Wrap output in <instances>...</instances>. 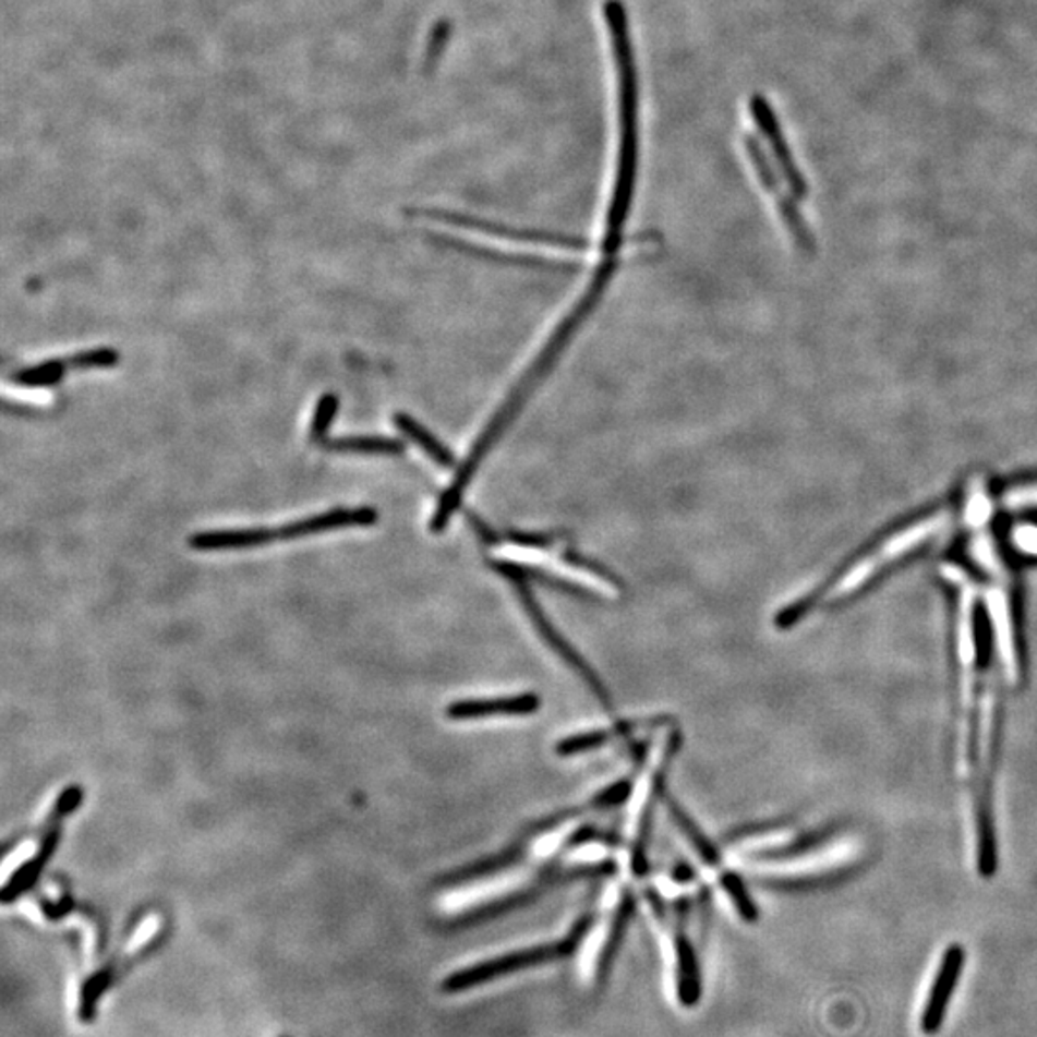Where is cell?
I'll use <instances>...</instances> for the list:
<instances>
[{"label":"cell","mask_w":1037,"mask_h":1037,"mask_svg":"<svg viewBox=\"0 0 1037 1037\" xmlns=\"http://www.w3.org/2000/svg\"><path fill=\"white\" fill-rule=\"evenodd\" d=\"M603 256L605 257L602 262L595 266L592 281L588 282L584 294L577 300V304L572 306L571 312L565 315L564 322L555 327L554 335L547 338L539 358L531 363V367L524 373L523 378L515 385L514 390L507 396L506 402L499 406L498 411L494 413V418L489 421V425L484 426L483 433L474 441L473 448L469 450L463 463L459 466L450 486L441 494V498L436 502L435 514L429 521V531L441 534V532L448 529L451 517L456 515L459 506H461V499L466 496V491L473 481L474 473L479 471V467L483 466L484 459L494 450V446L504 436L506 429H509V425L517 419L519 411L523 410V406L531 398L532 393L550 375V371L554 370L555 362L562 358L565 348L569 346L572 337H575V333L582 327V323L587 322L588 315L592 314L595 306L600 304L603 292L607 289V285L612 282L613 274L619 267V256H612V254H603Z\"/></svg>","instance_id":"obj_1"},{"label":"cell","mask_w":1037,"mask_h":1037,"mask_svg":"<svg viewBox=\"0 0 1037 1037\" xmlns=\"http://www.w3.org/2000/svg\"><path fill=\"white\" fill-rule=\"evenodd\" d=\"M603 14L612 39L619 85V156L603 239L623 242L638 178V73L625 4L620 0H607Z\"/></svg>","instance_id":"obj_2"},{"label":"cell","mask_w":1037,"mask_h":1037,"mask_svg":"<svg viewBox=\"0 0 1037 1037\" xmlns=\"http://www.w3.org/2000/svg\"><path fill=\"white\" fill-rule=\"evenodd\" d=\"M940 524V517H933V519H928V521H923L920 524H915V527H911V529L901 531L900 534H895L893 539L885 540V542L880 544L877 552L865 555L857 564L849 567V571L844 572L842 577H837L832 584L819 588L817 592H811V594H807L805 598H801V600H797V602L788 605L786 610H782V612L776 615V625L781 628L794 627L796 623L804 619L807 613L811 612L817 603L840 602V600H844L847 595H852L853 592H857V590L865 587L875 575L882 571L884 565L893 564V562H897L903 555H907V552H911L913 547H917L923 540H926V536H930L933 531H938Z\"/></svg>","instance_id":"obj_3"},{"label":"cell","mask_w":1037,"mask_h":1037,"mask_svg":"<svg viewBox=\"0 0 1037 1037\" xmlns=\"http://www.w3.org/2000/svg\"><path fill=\"white\" fill-rule=\"evenodd\" d=\"M590 925H592V917L580 918L571 933L565 936V940L514 951V953L504 955V957L491 958V961H484L479 965L469 966L466 970L450 974L443 981V989L448 993H459V991L483 986L489 980H496L502 976L519 973V970H524L529 966L544 965L550 961L567 957L579 945V941L587 936Z\"/></svg>","instance_id":"obj_4"},{"label":"cell","mask_w":1037,"mask_h":1037,"mask_svg":"<svg viewBox=\"0 0 1037 1037\" xmlns=\"http://www.w3.org/2000/svg\"><path fill=\"white\" fill-rule=\"evenodd\" d=\"M494 567H496V571H498L504 579L511 582L515 594H517L519 602H521V605L524 607V612L529 615L532 627L536 628V632L542 636V640L590 686V690L594 691L595 698L602 700L603 706L610 709L612 700H610L607 690L603 688L602 680L595 676L592 668L588 667L587 661L580 658L579 652L572 650L571 643L565 640L562 632L555 628L554 623L547 619L546 613H544V610L540 607V603L536 602L534 595H532L529 580H527V571H524L523 567L519 564H515L511 559L494 562Z\"/></svg>","instance_id":"obj_5"},{"label":"cell","mask_w":1037,"mask_h":1037,"mask_svg":"<svg viewBox=\"0 0 1037 1037\" xmlns=\"http://www.w3.org/2000/svg\"><path fill=\"white\" fill-rule=\"evenodd\" d=\"M411 214L418 216V218L433 219V221H438V224L461 227V229H466V231L491 234V237L507 239V241L532 242V244H542V246H550V249L569 250V252H584V250L590 249L588 241L580 239V237L547 233V231H531V229H517V227L502 226V224H494V221H486V219L469 218V216L454 214V212H448V209H411Z\"/></svg>","instance_id":"obj_6"},{"label":"cell","mask_w":1037,"mask_h":1037,"mask_svg":"<svg viewBox=\"0 0 1037 1037\" xmlns=\"http://www.w3.org/2000/svg\"><path fill=\"white\" fill-rule=\"evenodd\" d=\"M377 521L378 514L375 507H333L329 511L290 521L275 531H277V540H298L312 536V534L337 531V529L373 527Z\"/></svg>","instance_id":"obj_7"},{"label":"cell","mask_w":1037,"mask_h":1037,"mask_svg":"<svg viewBox=\"0 0 1037 1037\" xmlns=\"http://www.w3.org/2000/svg\"><path fill=\"white\" fill-rule=\"evenodd\" d=\"M749 112L753 116V120H756L757 128L761 131V135L767 138V143L771 146L772 156H774V160H776L779 168H781L782 173H784V179L788 181L792 193L796 194V196H801V194H805V191H807L804 176H801V171L797 169L796 160H794L788 143H786V137H784V133H782L781 121H779L776 113L772 110L771 103H769L767 98L761 97V95H756V97L749 98Z\"/></svg>","instance_id":"obj_8"},{"label":"cell","mask_w":1037,"mask_h":1037,"mask_svg":"<svg viewBox=\"0 0 1037 1037\" xmlns=\"http://www.w3.org/2000/svg\"><path fill=\"white\" fill-rule=\"evenodd\" d=\"M965 966V949L961 945H949L941 958L940 970L936 974L928 1003L923 1011V1032L926 1036L938 1034V1029L943 1024L945 1013H948L949 999L957 988L958 978Z\"/></svg>","instance_id":"obj_9"},{"label":"cell","mask_w":1037,"mask_h":1037,"mask_svg":"<svg viewBox=\"0 0 1037 1037\" xmlns=\"http://www.w3.org/2000/svg\"><path fill=\"white\" fill-rule=\"evenodd\" d=\"M539 709L540 698L536 694H519L509 698L454 701L450 708L446 709V715L451 721H473L491 716L534 715Z\"/></svg>","instance_id":"obj_10"},{"label":"cell","mask_w":1037,"mask_h":1037,"mask_svg":"<svg viewBox=\"0 0 1037 1037\" xmlns=\"http://www.w3.org/2000/svg\"><path fill=\"white\" fill-rule=\"evenodd\" d=\"M277 540L275 529L254 527V529H221V531L194 532L189 546L198 552H221V550H249L267 546Z\"/></svg>","instance_id":"obj_11"},{"label":"cell","mask_w":1037,"mask_h":1037,"mask_svg":"<svg viewBox=\"0 0 1037 1037\" xmlns=\"http://www.w3.org/2000/svg\"><path fill=\"white\" fill-rule=\"evenodd\" d=\"M58 840H60V830H58V827H52L49 834L45 836V842L40 845L35 859L25 863L24 867L17 869L14 877L10 878L9 884L4 885V890H2V903L4 905H10V903L20 900L32 885H35V882L39 880L40 872L47 867L50 855L57 849Z\"/></svg>","instance_id":"obj_12"},{"label":"cell","mask_w":1037,"mask_h":1037,"mask_svg":"<svg viewBox=\"0 0 1037 1037\" xmlns=\"http://www.w3.org/2000/svg\"><path fill=\"white\" fill-rule=\"evenodd\" d=\"M393 421H395L396 429L408 436L411 443L418 444L419 448L425 451L426 456L433 459L436 466L444 467V469H451L456 466L454 454L426 426L421 425L418 419L411 418L403 411H396Z\"/></svg>","instance_id":"obj_13"},{"label":"cell","mask_w":1037,"mask_h":1037,"mask_svg":"<svg viewBox=\"0 0 1037 1037\" xmlns=\"http://www.w3.org/2000/svg\"><path fill=\"white\" fill-rule=\"evenodd\" d=\"M676 963H678V1001L684 1006H696L701 998V976L698 958L690 941L678 938L676 943Z\"/></svg>","instance_id":"obj_14"},{"label":"cell","mask_w":1037,"mask_h":1037,"mask_svg":"<svg viewBox=\"0 0 1037 1037\" xmlns=\"http://www.w3.org/2000/svg\"><path fill=\"white\" fill-rule=\"evenodd\" d=\"M325 450L338 454H371V456H398L402 454L403 444L390 436L358 435L340 436L323 443Z\"/></svg>","instance_id":"obj_15"},{"label":"cell","mask_w":1037,"mask_h":1037,"mask_svg":"<svg viewBox=\"0 0 1037 1037\" xmlns=\"http://www.w3.org/2000/svg\"><path fill=\"white\" fill-rule=\"evenodd\" d=\"M665 804H667L668 812H671V819L675 820L676 827L683 830L684 836L690 842L696 853L700 855L701 860H703L708 867H713V869L719 867V865H721V853H719V849L713 845V842H711V840L701 832L700 827L688 817V812L684 811L683 807L676 804V799L667 796L665 797Z\"/></svg>","instance_id":"obj_16"},{"label":"cell","mask_w":1037,"mask_h":1037,"mask_svg":"<svg viewBox=\"0 0 1037 1037\" xmlns=\"http://www.w3.org/2000/svg\"><path fill=\"white\" fill-rule=\"evenodd\" d=\"M636 728H638V724L625 723L619 724V726H613V728H607V731L580 732V734H575V736H569V738L559 741V744L555 746V751H557V756L562 757L579 756V753H587V751H592V749L602 748L607 741H612L613 738L628 734V732L636 731Z\"/></svg>","instance_id":"obj_17"},{"label":"cell","mask_w":1037,"mask_h":1037,"mask_svg":"<svg viewBox=\"0 0 1037 1037\" xmlns=\"http://www.w3.org/2000/svg\"><path fill=\"white\" fill-rule=\"evenodd\" d=\"M68 367H70L68 360L52 358V360L35 363L32 367L16 371L12 375V381L24 388H47V386L58 385L65 377Z\"/></svg>","instance_id":"obj_18"},{"label":"cell","mask_w":1037,"mask_h":1037,"mask_svg":"<svg viewBox=\"0 0 1037 1037\" xmlns=\"http://www.w3.org/2000/svg\"><path fill=\"white\" fill-rule=\"evenodd\" d=\"M110 984H112V973L110 970H98L81 986L77 1016H80L83 1024H91L95 1021L98 1001L105 996L106 989L110 988Z\"/></svg>","instance_id":"obj_19"},{"label":"cell","mask_w":1037,"mask_h":1037,"mask_svg":"<svg viewBox=\"0 0 1037 1037\" xmlns=\"http://www.w3.org/2000/svg\"><path fill=\"white\" fill-rule=\"evenodd\" d=\"M721 885H723L726 895L731 897L736 911L740 913V917L748 920V923H756L759 911H757L756 901L751 900V895H749L748 888L741 882V878L736 872H723L721 875Z\"/></svg>","instance_id":"obj_20"},{"label":"cell","mask_w":1037,"mask_h":1037,"mask_svg":"<svg viewBox=\"0 0 1037 1037\" xmlns=\"http://www.w3.org/2000/svg\"><path fill=\"white\" fill-rule=\"evenodd\" d=\"M338 406H340V402H338L337 395L325 393V395L319 396L314 415H312V423H310V441L312 443L323 444L327 441L330 425H333L335 415H337Z\"/></svg>","instance_id":"obj_21"},{"label":"cell","mask_w":1037,"mask_h":1037,"mask_svg":"<svg viewBox=\"0 0 1037 1037\" xmlns=\"http://www.w3.org/2000/svg\"><path fill=\"white\" fill-rule=\"evenodd\" d=\"M118 362H120L118 350L108 348V346H100V348H93V350H83L80 354H73L72 358H68L70 367H75V370L113 367Z\"/></svg>","instance_id":"obj_22"},{"label":"cell","mask_w":1037,"mask_h":1037,"mask_svg":"<svg viewBox=\"0 0 1037 1037\" xmlns=\"http://www.w3.org/2000/svg\"><path fill=\"white\" fill-rule=\"evenodd\" d=\"M632 792H635V784H632V782H615L612 786L602 789V792L592 799V807H595V809H610V807L623 804L625 799L632 796Z\"/></svg>","instance_id":"obj_23"}]
</instances>
